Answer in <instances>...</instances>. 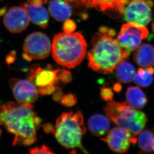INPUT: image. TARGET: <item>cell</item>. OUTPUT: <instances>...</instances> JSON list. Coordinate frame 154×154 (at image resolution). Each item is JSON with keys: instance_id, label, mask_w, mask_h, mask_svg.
Here are the masks:
<instances>
[{"instance_id": "6da1fadb", "label": "cell", "mask_w": 154, "mask_h": 154, "mask_svg": "<svg viewBox=\"0 0 154 154\" xmlns=\"http://www.w3.org/2000/svg\"><path fill=\"white\" fill-rule=\"evenodd\" d=\"M41 122L32 103L9 102L0 106V125L14 135V145L34 144Z\"/></svg>"}, {"instance_id": "7a4b0ae2", "label": "cell", "mask_w": 154, "mask_h": 154, "mask_svg": "<svg viewBox=\"0 0 154 154\" xmlns=\"http://www.w3.org/2000/svg\"><path fill=\"white\" fill-rule=\"evenodd\" d=\"M107 28H100V33L92 38V48L88 53V66L95 71L109 74L115 69L119 63L129 55L108 34Z\"/></svg>"}, {"instance_id": "3957f363", "label": "cell", "mask_w": 154, "mask_h": 154, "mask_svg": "<svg viewBox=\"0 0 154 154\" xmlns=\"http://www.w3.org/2000/svg\"><path fill=\"white\" fill-rule=\"evenodd\" d=\"M87 44L79 32H62L54 37L51 52L54 60L60 66L73 69L85 57Z\"/></svg>"}, {"instance_id": "277c9868", "label": "cell", "mask_w": 154, "mask_h": 154, "mask_svg": "<svg viewBox=\"0 0 154 154\" xmlns=\"http://www.w3.org/2000/svg\"><path fill=\"white\" fill-rule=\"evenodd\" d=\"M86 131L80 111L63 112L58 117L52 132L61 145L67 149L82 148V140Z\"/></svg>"}, {"instance_id": "5b68a950", "label": "cell", "mask_w": 154, "mask_h": 154, "mask_svg": "<svg viewBox=\"0 0 154 154\" xmlns=\"http://www.w3.org/2000/svg\"><path fill=\"white\" fill-rule=\"evenodd\" d=\"M104 110L110 120L118 126L128 130L133 137L144 130L147 122L145 114L138 110L127 102L109 101Z\"/></svg>"}, {"instance_id": "8992f818", "label": "cell", "mask_w": 154, "mask_h": 154, "mask_svg": "<svg viewBox=\"0 0 154 154\" xmlns=\"http://www.w3.org/2000/svg\"><path fill=\"white\" fill-rule=\"evenodd\" d=\"M149 31L145 26L135 23L128 22L122 26L117 38V42L129 56L147 38Z\"/></svg>"}, {"instance_id": "52a82bcc", "label": "cell", "mask_w": 154, "mask_h": 154, "mask_svg": "<svg viewBox=\"0 0 154 154\" xmlns=\"http://www.w3.org/2000/svg\"><path fill=\"white\" fill-rule=\"evenodd\" d=\"M51 50V42L47 35L32 32L26 36L23 42V57L28 60H43L48 57Z\"/></svg>"}, {"instance_id": "ba28073f", "label": "cell", "mask_w": 154, "mask_h": 154, "mask_svg": "<svg viewBox=\"0 0 154 154\" xmlns=\"http://www.w3.org/2000/svg\"><path fill=\"white\" fill-rule=\"evenodd\" d=\"M153 4L152 0H129L122 14L127 22L146 26L151 20Z\"/></svg>"}, {"instance_id": "9c48e42d", "label": "cell", "mask_w": 154, "mask_h": 154, "mask_svg": "<svg viewBox=\"0 0 154 154\" xmlns=\"http://www.w3.org/2000/svg\"><path fill=\"white\" fill-rule=\"evenodd\" d=\"M133 136L130 131L121 127H116L109 131L101 140L107 143L113 151L119 153L126 152L130 147Z\"/></svg>"}, {"instance_id": "30bf717a", "label": "cell", "mask_w": 154, "mask_h": 154, "mask_svg": "<svg viewBox=\"0 0 154 154\" xmlns=\"http://www.w3.org/2000/svg\"><path fill=\"white\" fill-rule=\"evenodd\" d=\"M3 22L10 32L20 33L26 29L30 20L23 5H22L8 10L5 14Z\"/></svg>"}, {"instance_id": "8fae6325", "label": "cell", "mask_w": 154, "mask_h": 154, "mask_svg": "<svg viewBox=\"0 0 154 154\" xmlns=\"http://www.w3.org/2000/svg\"><path fill=\"white\" fill-rule=\"evenodd\" d=\"M11 86L17 102L32 103L38 97V91L35 85L31 80L12 79Z\"/></svg>"}, {"instance_id": "7c38bea8", "label": "cell", "mask_w": 154, "mask_h": 154, "mask_svg": "<svg viewBox=\"0 0 154 154\" xmlns=\"http://www.w3.org/2000/svg\"><path fill=\"white\" fill-rule=\"evenodd\" d=\"M60 70L42 69L39 66H32L28 73L29 79L38 88L54 85Z\"/></svg>"}, {"instance_id": "4fadbf2b", "label": "cell", "mask_w": 154, "mask_h": 154, "mask_svg": "<svg viewBox=\"0 0 154 154\" xmlns=\"http://www.w3.org/2000/svg\"><path fill=\"white\" fill-rule=\"evenodd\" d=\"M133 60L141 67H150L154 65V47L148 44H143L135 50Z\"/></svg>"}, {"instance_id": "5bb4252c", "label": "cell", "mask_w": 154, "mask_h": 154, "mask_svg": "<svg viewBox=\"0 0 154 154\" xmlns=\"http://www.w3.org/2000/svg\"><path fill=\"white\" fill-rule=\"evenodd\" d=\"M48 12L53 18L62 22L71 16L72 9L69 2L63 0H52L48 6Z\"/></svg>"}, {"instance_id": "9a60e30c", "label": "cell", "mask_w": 154, "mask_h": 154, "mask_svg": "<svg viewBox=\"0 0 154 154\" xmlns=\"http://www.w3.org/2000/svg\"><path fill=\"white\" fill-rule=\"evenodd\" d=\"M88 127L93 135L101 137L109 132L110 127V120L107 117L101 114H95L89 119Z\"/></svg>"}, {"instance_id": "2e32d148", "label": "cell", "mask_w": 154, "mask_h": 154, "mask_svg": "<svg viewBox=\"0 0 154 154\" xmlns=\"http://www.w3.org/2000/svg\"><path fill=\"white\" fill-rule=\"evenodd\" d=\"M29 20L42 28H47L48 24V12L42 5L35 7L32 5H23Z\"/></svg>"}, {"instance_id": "e0dca14e", "label": "cell", "mask_w": 154, "mask_h": 154, "mask_svg": "<svg viewBox=\"0 0 154 154\" xmlns=\"http://www.w3.org/2000/svg\"><path fill=\"white\" fill-rule=\"evenodd\" d=\"M129 0H80L87 7H96L105 11L109 9H115L122 14L124 7Z\"/></svg>"}, {"instance_id": "ac0fdd59", "label": "cell", "mask_w": 154, "mask_h": 154, "mask_svg": "<svg viewBox=\"0 0 154 154\" xmlns=\"http://www.w3.org/2000/svg\"><path fill=\"white\" fill-rule=\"evenodd\" d=\"M127 101L137 109H142L147 103V98L142 90L138 86H131L127 89Z\"/></svg>"}, {"instance_id": "d6986e66", "label": "cell", "mask_w": 154, "mask_h": 154, "mask_svg": "<svg viewBox=\"0 0 154 154\" xmlns=\"http://www.w3.org/2000/svg\"><path fill=\"white\" fill-rule=\"evenodd\" d=\"M115 69L117 78L122 83H130L132 82L136 74L134 66L125 60L119 63Z\"/></svg>"}, {"instance_id": "ffe728a7", "label": "cell", "mask_w": 154, "mask_h": 154, "mask_svg": "<svg viewBox=\"0 0 154 154\" xmlns=\"http://www.w3.org/2000/svg\"><path fill=\"white\" fill-rule=\"evenodd\" d=\"M138 144L140 148L145 152L154 153V132L150 130L141 131L139 134Z\"/></svg>"}, {"instance_id": "44dd1931", "label": "cell", "mask_w": 154, "mask_h": 154, "mask_svg": "<svg viewBox=\"0 0 154 154\" xmlns=\"http://www.w3.org/2000/svg\"><path fill=\"white\" fill-rule=\"evenodd\" d=\"M154 69L152 66L140 68L136 73L134 81L137 85L142 87H147L151 85L153 81Z\"/></svg>"}, {"instance_id": "7402d4cb", "label": "cell", "mask_w": 154, "mask_h": 154, "mask_svg": "<svg viewBox=\"0 0 154 154\" xmlns=\"http://www.w3.org/2000/svg\"><path fill=\"white\" fill-rule=\"evenodd\" d=\"M61 102L64 106L71 107L74 106L77 102V98L75 95L72 94H68L62 96Z\"/></svg>"}, {"instance_id": "603a6c76", "label": "cell", "mask_w": 154, "mask_h": 154, "mask_svg": "<svg viewBox=\"0 0 154 154\" xmlns=\"http://www.w3.org/2000/svg\"><path fill=\"white\" fill-rule=\"evenodd\" d=\"M100 96L105 101L112 100L113 97V92L111 89L108 87H103L101 88Z\"/></svg>"}, {"instance_id": "cb8c5ba5", "label": "cell", "mask_w": 154, "mask_h": 154, "mask_svg": "<svg viewBox=\"0 0 154 154\" xmlns=\"http://www.w3.org/2000/svg\"><path fill=\"white\" fill-rule=\"evenodd\" d=\"M58 77L60 80L64 83H69L72 80L71 73L66 70H59Z\"/></svg>"}, {"instance_id": "d4e9b609", "label": "cell", "mask_w": 154, "mask_h": 154, "mask_svg": "<svg viewBox=\"0 0 154 154\" xmlns=\"http://www.w3.org/2000/svg\"><path fill=\"white\" fill-rule=\"evenodd\" d=\"M29 153L31 154H52L53 152L51 151L48 146L42 145L41 148L36 147L29 150Z\"/></svg>"}, {"instance_id": "484cf974", "label": "cell", "mask_w": 154, "mask_h": 154, "mask_svg": "<svg viewBox=\"0 0 154 154\" xmlns=\"http://www.w3.org/2000/svg\"><path fill=\"white\" fill-rule=\"evenodd\" d=\"M75 28L76 25L74 22L69 19L66 20L63 25V29L64 30V32H73Z\"/></svg>"}, {"instance_id": "4316f807", "label": "cell", "mask_w": 154, "mask_h": 154, "mask_svg": "<svg viewBox=\"0 0 154 154\" xmlns=\"http://www.w3.org/2000/svg\"><path fill=\"white\" fill-rule=\"evenodd\" d=\"M56 90L55 86L52 85L48 86L46 87H42L38 89V91L39 94L45 95L51 94L54 93Z\"/></svg>"}, {"instance_id": "83f0119b", "label": "cell", "mask_w": 154, "mask_h": 154, "mask_svg": "<svg viewBox=\"0 0 154 154\" xmlns=\"http://www.w3.org/2000/svg\"><path fill=\"white\" fill-rule=\"evenodd\" d=\"M30 4L35 7H38L42 5L43 3H47L48 0H28Z\"/></svg>"}, {"instance_id": "f1b7e54d", "label": "cell", "mask_w": 154, "mask_h": 154, "mask_svg": "<svg viewBox=\"0 0 154 154\" xmlns=\"http://www.w3.org/2000/svg\"><path fill=\"white\" fill-rule=\"evenodd\" d=\"M62 92L60 90H57L56 93L54 94L53 98L55 101L60 100V99H61L62 97Z\"/></svg>"}, {"instance_id": "f546056e", "label": "cell", "mask_w": 154, "mask_h": 154, "mask_svg": "<svg viewBox=\"0 0 154 154\" xmlns=\"http://www.w3.org/2000/svg\"><path fill=\"white\" fill-rule=\"evenodd\" d=\"M122 86L120 84V83H117L113 86V89L114 91L117 92H119L121 91V90H122Z\"/></svg>"}, {"instance_id": "4dcf8cb0", "label": "cell", "mask_w": 154, "mask_h": 154, "mask_svg": "<svg viewBox=\"0 0 154 154\" xmlns=\"http://www.w3.org/2000/svg\"><path fill=\"white\" fill-rule=\"evenodd\" d=\"M44 128H45V130L48 133L50 132H52L51 130L49 129V128H50V129H54V128L51 126V125H48V124H46V125H45V126L44 127Z\"/></svg>"}, {"instance_id": "1f68e13d", "label": "cell", "mask_w": 154, "mask_h": 154, "mask_svg": "<svg viewBox=\"0 0 154 154\" xmlns=\"http://www.w3.org/2000/svg\"><path fill=\"white\" fill-rule=\"evenodd\" d=\"M63 1H65L67 2H69H69H70L73 1L74 0H63Z\"/></svg>"}, {"instance_id": "d6a6232c", "label": "cell", "mask_w": 154, "mask_h": 154, "mask_svg": "<svg viewBox=\"0 0 154 154\" xmlns=\"http://www.w3.org/2000/svg\"><path fill=\"white\" fill-rule=\"evenodd\" d=\"M152 29H153V32L154 34V21L153 22V26H152Z\"/></svg>"}, {"instance_id": "836d02e7", "label": "cell", "mask_w": 154, "mask_h": 154, "mask_svg": "<svg viewBox=\"0 0 154 154\" xmlns=\"http://www.w3.org/2000/svg\"><path fill=\"white\" fill-rule=\"evenodd\" d=\"M1 130H0V136H1Z\"/></svg>"}, {"instance_id": "e575fe53", "label": "cell", "mask_w": 154, "mask_h": 154, "mask_svg": "<svg viewBox=\"0 0 154 154\" xmlns=\"http://www.w3.org/2000/svg\"></svg>"}]
</instances>
